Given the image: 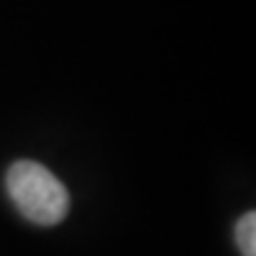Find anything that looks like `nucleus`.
<instances>
[{
  "label": "nucleus",
  "mask_w": 256,
  "mask_h": 256,
  "mask_svg": "<svg viewBox=\"0 0 256 256\" xmlns=\"http://www.w3.org/2000/svg\"><path fill=\"white\" fill-rule=\"evenodd\" d=\"M5 188L19 214L36 226H57L69 214V192L43 164L19 159L8 168Z\"/></svg>",
  "instance_id": "1"
},
{
  "label": "nucleus",
  "mask_w": 256,
  "mask_h": 256,
  "mask_svg": "<svg viewBox=\"0 0 256 256\" xmlns=\"http://www.w3.org/2000/svg\"><path fill=\"white\" fill-rule=\"evenodd\" d=\"M235 242L242 256H256V214L247 211L235 226Z\"/></svg>",
  "instance_id": "2"
}]
</instances>
